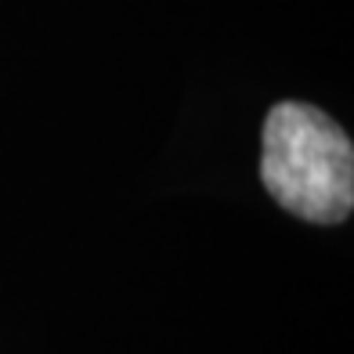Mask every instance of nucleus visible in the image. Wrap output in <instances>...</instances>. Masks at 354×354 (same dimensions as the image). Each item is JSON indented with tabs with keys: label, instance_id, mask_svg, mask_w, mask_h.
<instances>
[{
	"label": "nucleus",
	"instance_id": "1",
	"mask_svg": "<svg viewBox=\"0 0 354 354\" xmlns=\"http://www.w3.org/2000/svg\"><path fill=\"white\" fill-rule=\"evenodd\" d=\"M261 181L282 210L340 224L354 206V149L326 112L279 102L264 120Z\"/></svg>",
	"mask_w": 354,
	"mask_h": 354
}]
</instances>
